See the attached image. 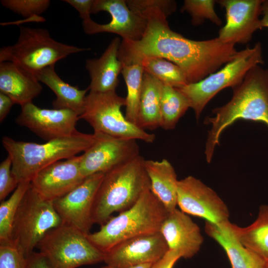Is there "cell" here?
<instances>
[{"label":"cell","mask_w":268,"mask_h":268,"mask_svg":"<svg viewBox=\"0 0 268 268\" xmlns=\"http://www.w3.org/2000/svg\"><path fill=\"white\" fill-rule=\"evenodd\" d=\"M130 8L142 15L146 27L141 39L121 43L118 58L122 64L146 57L165 59L178 66L189 83L198 82L233 60L238 51L218 37L203 41L188 39L170 29L167 17L176 9L169 0H128Z\"/></svg>","instance_id":"cell-1"},{"label":"cell","mask_w":268,"mask_h":268,"mask_svg":"<svg viewBox=\"0 0 268 268\" xmlns=\"http://www.w3.org/2000/svg\"><path fill=\"white\" fill-rule=\"evenodd\" d=\"M233 89L231 100L213 109L215 116L204 121L205 124L211 125L204 151L208 163L212 160L216 146L219 144L221 134L237 120L262 122L268 127V69L260 65L255 66Z\"/></svg>","instance_id":"cell-2"},{"label":"cell","mask_w":268,"mask_h":268,"mask_svg":"<svg viewBox=\"0 0 268 268\" xmlns=\"http://www.w3.org/2000/svg\"><path fill=\"white\" fill-rule=\"evenodd\" d=\"M140 155L104 174L96 194L92 208L94 224L102 225L114 212L133 206L150 189V182Z\"/></svg>","instance_id":"cell-3"},{"label":"cell","mask_w":268,"mask_h":268,"mask_svg":"<svg viewBox=\"0 0 268 268\" xmlns=\"http://www.w3.org/2000/svg\"><path fill=\"white\" fill-rule=\"evenodd\" d=\"M94 140V134L77 131L42 144L17 141L6 136L1 142L12 160V172L19 183L31 182L38 172L52 163L84 152Z\"/></svg>","instance_id":"cell-4"},{"label":"cell","mask_w":268,"mask_h":268,"mask_svg":"<svg viewBox=\"0 0 268 268\" xmlns=\"http://www.w3.org/2000/svg\"><path fill=\"white\" fill-rule=\"evenodd\" d=\"M168 212L150 189L133 206L112 217L98 231L86 236L94 246L105 253L123 241L159 232Z\"/></svg>","instance_id":"cell-5"},{"label":"cell","mask_w":268,"mask_h":268,"mask_svg":"<svg viewBox=\"0 0 268 268\" xmlns=\"http://www.w3.org/2000/svg\"><path fill=\"white\" fill-rule=\"evenodd\" d=\"M58 42L46 29L20 26L17 42L0 50V63L12 62L34 75L68 56L87 50Z\"/></svg>","instance_id":"cell-6"},{"label":"cell","mask_w":268,"mask_h":268,"mask_svg":"<svg viewBox=\"0 0 268 268\" xmlns=\"http://www.w3.org/2000/svg\"><path fill=\"white\" fill-rule=\"evenodd\" d=\"M264 62L262 46L257 42L252 48L238 51L220 69L198 82L177 89L188 99L198 120L205 106L216 94L225 88H234L239 85L252 68Z\"/></svg>","instance_id":"cell-7"},{"label":"cell","mask_w":268,"mask_h":268,"mask_svg":"<svg viewBox=\"0 0 268 268\" xmlns=\"http://www.w3.org/2000/svg\"><path fill=\"white\" fill-rule=\"evenodd\" d=\"M61 224L53 201L43 198L30 185L15 216L11 241L26 257L49 231Z\"/></svg>","instance_id":"cell-8"},{"label":"cell","mask_w":268,"mask_h":268,"mask_svg":"<svg viewBox=\"0 0 268 268\" xmlns=\"http://www.w3.org/2000/svg\"><path fill=\"white\" fill-rule=\"evenodd\" d=\"M36 248L51 268H77L104 261V253L86 235L63 224L49 231Z\"/></svg>","instance_id":"cell-9"},{"label":"cell","mask_w":268,"mask_h":268,"mask_svg":"<svg viewBox=\"0 0 268 268\" xmlns=\"http://www.w3.org/2000/svg\"><path fill=\"white\" fill-rule=\"evenodd\" d=\"M126 105L125 98L119 96L116 91L104 93L90 91L85 97L79 119L87 122L95 133L153 143L155 139L154 134L130 123L123 115L121 108Z\"/></svg>","instance_id":"cell-10"},{"label":"cell","mask_w":268,"mask_h":268,"mask_svg":"<svg viewBox=\"0 0 268 268\" xmlns=\"http://www.w3.org/2000/svg\"><path fill=\"white\" fill-rule=\"evenodd\" d=\"M93 144L81 155L80 171L86 178L105 173L139 155L136 140L95 133Z\"/></svg>","instance_id":"cell-11"},{"label":"cell","mask_w":268,"mask_h":268,"mask_svg":"<svg viewBox=\"0 0 268 268\" xmlns=\"http://www.w3.org/2000/svg\"><path fill=\"white\" fill-rule=\"evenodd\" d=\"M177 205L186 214L213 224L229 221V212L224 202L214 190L192 176L178 180Z\"/></svg>","instance_id":"cell-12"},{"label":"cell","mask_w":268,"mask_h":268,"mask_svg":"<svg viewBox=\"0 0 268 268\" xmlns=\"http://www.w3.org/2000/svg\"><path fill=\"white\" fill-rule=\"evenodd\" d=\"M104 11L111 16L108 23L101 24L92 19L83 21L84 32L88 35L108 32L120 35L124 41H135L143 36L146 20L141 14L131 9L125 0H94L91 13Z\"/></svg>","instance_id":"cell-13"},{"label":"cell","mask_w":268,"mask_h":268,"mask_svg":"<svg viewBox=\"0 0 268 268\" xmlns=\"http://www.w3.org/2000/svg\"><path fill=\"white\" fill-rule=\"evenodd\" d=\"M105 173L87 177L78 186L64 197L53 201L62 224L70 226L85 235L94 224L92 213L94 201Z\"/></svg>","instance_id":"cell-14"},{"label":"cell","mask_w":268,"mask_h":268,"mask_svg":"<svg viewBox=\"0 0 268 268\" xmlns=\"http://www.w3.org/2000/svg\"><path fill=\"white\" fill-rule=\"evenodd\" d=\"M15 122L46 141L70 135L76 130L79 116L69 109L41 108L30 102L21 106Z\"/></svg>","instance_id":"cell-15"},{"label":"cell","mask_w":268,"mask_h":268,"mask_svg":"<svg viewBox=\"0 0 268 268\" xmlns=\"http://www.w3.org/2000/svg\"><path fill=\"white\" fill-rule=\"evenodd\" d=\"M264 0H216L225 10L226 23L218 38L224 43L246 44L254 33L261 30L260 15Z\"/></svg>","instance_id":"cell-16"},{"label":"cell","mask_w":268,"mask_h":268,"mask_svg":"<svg viewBox=\"0 0 268 268\" xmlns=\"http://www.w3.org/2000/svg\"><path fill=\"white\" fill-rule=\"evenodd\" d=\"M169 250L160 233L135 237L123 241L104 253L106 265L129 268L155 263Z\"/></svg>","instance_id":"cell-17"},{"label":"cell","mask_w":268,"mask_h":268,"mask_svg":"<svg viewBox=\"0 0 268 268\" xmlns=\"http://www.w3.org/2000/svg\"><path fill=\"white\" fill-rule=\"evenodd\" d=\"M81 155L57 161L38 172L31 187L45 199L54 201L64 197L85 179L80 171Z\"/></svg>","instance_id":"cell-18"},{"label":"cell","mask_w":268,"mask_h":268,"mask_svg":"<svg viewBox=\"0 0 268 268\" xmlns=\"http://www.w3.org/2000/svg\"><path fill=\"white\" fill-rule=\"evenodd\" d=\"M159 232L169 250L178 251L184 259L194 256L203 241L199 226L188 214L177 208L168 212Z\"/></svg>","instance_id":"cell-19"},{"label":"cell","mask_w":268,"mask_h":268,"mask_svg":"<svg viewBox=\"0 0 268 268\" xmlns=\"http://www.w3.org/2000/svg\"><path fill=\"white\" fill-rule=\"evenodd\" d=\"M120 39L116 37L110 42L98 59H87L85 68L88 71L90 92L104 93L116 91L123 65L118 58Z\"/></svg>","instance_id":"cell-20"},{"label":"cell","mask_w":268,"mask_h":268,"mask_svg":"<svg viewBox=\"0 0 268 268\" xmlns=\"http://www.w3.org/2000/svg\"><path fill=\"white\" fill-rule=\"evenodd\" d=\"M205 231L224 250L232 268H266L267 260L240 242L230 221L219 225L206 222Z\"/></svg>","instance_id":"cell-21"},{"label":"cell","mask_w":268,"mask_h":268,"mask_svg":"<svg viewBox=\"0 0 268 268\" xmlns=\"http://www.w3.org/2000/svg\"><path fill=\"white\" fill-rule=\"evenodd\" d=\"M36 76L15 64L0 63V92L8 96L21 106L32 102L42 91Z\"/></svg>","instance_id":"cell-22"},{"label":"cell","mask_w":268,"mask_h":268,"mask_svg":"<svg viewBox=\"0 0 268 268\" xmlns=\"http://www.w3.org/2000/svg\"><path fill=\"white\" fill-rule=\"evenodd\" d=\"M144 164L152 193L168 212L176 209L178 180L172 165L166 159L144 160Z\"/></svg>","instance_id":"cell-23"},{"label":"cell","mask_w":268,"mask_h":268,"mask_svg":"<svg viewBox=\"0 0 268 268\" xmlns=\"http://www.w3.org/2000/svg\"><path fill=\"white\" fill-rule=\"evenodd\" d=\"M36 76L56 94V98L52 102L54 109H69L75 112L79 117L81 115L86 93L89 90L88 88L80 89L77 86L66 83L56 73L55 65L43 69Z\"/></svg>","instance_id":"cell-24"},{"label":"cell","mask_w":268,"mask_h":268,"mask_svg":"<svg viewBox=\"0 0 268 268\" xmlns=\"http://www.w3.org/2000/svg\"><path fill=\"white\" fill-rule=\"evenodd\" d=\"M163 84L144 71L136 126L145 130L160 127V106Z\"/></svg>","instance_id":"cell-25"},{"label":"cell","mask_w":268,"mask_h":268,"mask_svg":"<svg viewBox=\"0 0 268 268\" xmlns=\"http://www.w3.org/2000/svg\"><path fill=\"white\" fill-rule=\"evenodd\" d=\"M240 242L247 248L268 260V206L260 207L258 217L251 225L240 227L231 223Z\"/></svg>","instance_id":"cell-26"},{"label":"cell","mask_w":268,"mask_h":268,"mask_svg":"<svg viewBox=\"0 0 268 268\" xmlns=\"http://www.w3.org/2000/svg\"><path fill=\"white\" fill-rule=\"evenodd\" d=\"M121 73L127 85L126 119L136 125L144 69L140 61L123 64Z\"/></svg>","instance_id":"cell-27"},{"label":"cell","mask_w":268,"mask_h":268,"mask_svg":"<svg viewBox=\"0 0 268 268\" xmlns=\"http://www.w3.org/2000/svg\"><path fill=\"white\" fill-rule=\"evenodd\" d=\"M191 108L188 99L178 89L163 85L160 106V127L174 129L180 119Z\"/></svg>","instance_id":"cell-28"},{"label":"cell","mask_w":268,"mask_h":268,"mask_svg":"<svg viewBox=\"0 0 268 268\" xmlns=\"http://www.w3.org/2000/svg\"><path fill=\"white\" fill-rule=\"evenodd\" d=\"M140 62L144 71L151 74L164 85L180 88L189 84L182 69L169 60L158 57H146Z\"/></svg>","instance_id":"cell-29"},{"label":"cell","mask_w":268,"mask_h":268,"mask_svg":"<svg viewBox=\"0 0 268 268\" xmlns=\"http://www.w3.org/2000/svg\"><path fill=\"white\" fill-rule=\"evenodd\" d=\"M30 186V181L19 183L10 197L0 202V244L11 242L12 227L19 205Z\"/></svg>","instance_id":"cell-30"},{"label":"cell","mask_w":268,"mask_h":268,"mask_svg":"<svg viewBox=\"0 0 268 268\" xmlns=\"http://www.w3.org/2000/svg\"><path fill=\"white\" fill-rule=\"evenodd\" d=\"M215 3L216 0H185L181 11H186L191 15L193 25H201L205 20L220 25L221 21L215 11Z\"/></svg>","instance_id":"cell-31"},{"label":"cell","mask_w":268,"mask_h":268,"mask_svg":"<svg viewBox=\"0 0 268 268\" xmlns=\"http://www.w3.org/2000/svg\"><path fill=\"white\" fill-rule=\"evenodd\" d=\"M1 4L13 12L28 18L44 19L40 15L49 7V0H1Z\"/></svg>","instance_id":"cell-32"},{"label":"cell","mask_w":268,"mask_h":268,"mask_svg":"<svg viewBox=\"0 0 268 268\" xmlns=\"http://www.w3.org/2000/svg\"><path fill=\"white\" fill-rule=\"evenodd\" d=\"M19 184L12 172V160L8 155L0 164V201L14 191Z\"/></svg>","instance_id":"cell-33"},{"label":"cell","mask_w":268,"mask_h":268,"mask_svg":"<svg viewBox=\"0 0 268 268\" xmlns=\"http://www.w3.org/2000/svg\"><path fill=\"white\" fill-rule=\"evenodd\" d=\"M25 258L11 242L0 244V268H23Z\"/></svg>","instance_id":"cell-34"},{"label":"cell","mask_w":268,"mask_h":268,"mask_svg":"<svg viewBox=\"0 0 268 268\" xmlns=\"http://www.w3.org/2000/svg\"><path fill=\"white\" fill-rule=\"evenodd\" d=\"M74 7L79 13L83 21L91 19L90 14L94 0H65Z\"/></svg>","instance_id":"cell-35"},{"label":"cell","mask_w":268,"mask_h":268,"mask_svg":"<svg viewBox=\"0 0 268 268\" xmlns=\"http://www.w3.org/2000/svg\"><path fill=\"white\" fill-rule=\"evenodd\" d=\"M181 258L178 251L169 250L161 259L152 265L151 268H173L176 262Z\"/></svg>","instance_id":"cell-36"},{"label":"cell","mask_w":268,"mask_h":268,"mask_svg":"<svg viewBox=\"0 0 268 268\" xmlns=\"http://www.w3.org/2000/svg\"><path fill=\"white\" fill-rule=\"evenodd\" d=\"M23 268H51L44 256L33 252L25 257Z\"/></svg>","instance_id":"cell-37"},{"label":"cell","mask_w":268,"mask_h":268,"mask_svg":"<svg viewBox=\"0 0 268 268\" xmlns=\"http://www.w3.org/2000/svg\"><path fill=\"white\" fill-rule=\"evenodd\" d=\"M15 103L7 95L0 92V122H2Z\"/></svg>","instance_id":"cell-38"},{"label":"cell","mask_w":268,"mask_h":268,"mask_svg":"<svg viewBox=\"0 0 268 268\" xmlns=\"http://www.w3.org/2000/svg\"><path fill=\"white\" fill-rule=\"evenodd\" d=\"M262 14L261 19L262 28L268 27V0H264L262 6Z\"/></svg>","instance_id":"cell-39"},{"label":"cell","mask_w":268,"mask_h":268,"mask_svg":"<svg viewBox=\"0 0 268 268\" xmlns=\"http://www.w3.org/2000/svg\"><path fill=\"white\" fill-rule=\"evenodd\" d=\"M152 265L151 264H143L129 268H119L106 265L100 268H151Z\"/></svg>","instance_id":"cell-40"},{"label":"cell","mask_w":268,"mask_h":268,"mask_svg":"<svg viewBox=\"0 0 268 268\" xmlns=\"http://www.w3.org/2000/svg\"><path fill=\"white\" fill-rule=\"evenodd\" d=\"M266 268H268V260H267V266H266Z\"/></svg>","instance_id":"cell-41"}]
</instances>
